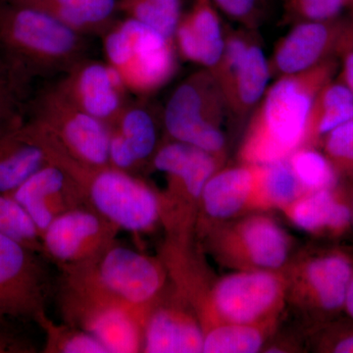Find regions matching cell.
I'll list each match as a JSON object with an SVG mask.
<instances>
[{"mask_svg":"<svg viewBox=\"0 0 353 353\" xmlns=\"http://www.w3.org/2000/svg\"><path fill=\"white\" fill-rule=\"evenodd\" d=\"M230 17L238 20L252 19L259 10L260 0H211Z\"/></svg>","mask_w":353,"mask_h":353,"instance_id":"cell-36","label":"cell"},{"mask_svg":"<svg viewBox=\"0 0 353 353\" xmlns=\"http://www.w3.org/2000/svg\"><path fill=\"white\" fill-rule=\"evenodd\" d=\"M34 80L24 67L0 51V134L27 119Z\"/></svg>","mask_w":353,"mask_h":353,"instance_id":"cell-25","label":"cell"},{"mask_svg":"<svg viewBox=\"0 0 353 353\" xmlns=\"http://www.w3.org/2000/svg\"><path fill=\"white\" fill-rule=\"evenodd\" d=\"M294 224L307 232L341 234L350 226L352 212L334 189L306 192L290 205Z\"/></svg>","mask_w":353,"mask_h":353,"instance_id":"cell-23","label":"cell"},{"mask_svg":"<svg viewBox=\"0 0 353 353\" xmlns=\"http://www.w3.org/2000/svg\"><path fill=\"white\" fill-rule=\"evenodd\" d=\"M303 185L287 159L259 165L255 192L261 199L278 206H290L303 196Z\"/></svg>","mask_w":353,"mask_h":353,"instance_id":"cell-29","label":"cell"},{"mask_svg":"<svg viewBox=\"0 0 353 353\" xmlns=\"http://www.w3.org/2000/svg\"><path fill=\"white\" fill-rule=\"evenodd\" d=\"M36 323L46 336L44 353H108L92 334L68 323L53 321L46 312Z\"/></svg>","mask_w":353,"mask_h":353,"instance_id":"cell-28","label":"cell"},{"mask_svg":"<svg viewBox=\"0 0 353 353\" xmlns=\"http://www.w3.org/2000/svg\"><path fill=\"white\" fill-rule=\"evenodd\" d=\"M326 22L304 21L278 44L270 65L271 73L296 75L320 63L330 48L333 28Z\"/></svg>","mask_w":353,"mask_h":353,"instance_id":"cell-19","label":"cell"},{"mask_svg":"<svg viewBox=\"0 0 353 353\" xmlns=\"http://www.w3.org/2000/svg\"><path fill=\"white\" fill-rule=\"evenodd\" d=\"M85 37L32 7L0 0V51L34 79L63 75L85 58Z\"/></svg>","mask_w":353,"mask_h":353,"instance_id":"cell-4","label":"cell"},{"mask_svg":"<svg viewBox=\"0 0 353 353\" xmlns=\"http://www.w3.org/2000/svg\"><path fill=\"white\" fill-rule=\"evenodd\" d=\"M332 352L336 353H353V334H348L343 338L334 341Z\"/></svg>","mask_w":353,"mask_h":353,"instance_id":"cell-38","label":"cell"},{"mask_svg":"<svg viewBox=\"0 0 353 353\" xmlns=\"http://www.w3.org/2000/svg\"><path fill=\"white\" fill-rule=\"evenodd\" d=\"M88 264L109 292L141 312H148L163 292L167 278L165 264L117 241Z\"/></svg>","mask_w":353,"mask_h":353,"instance_id":"cell-9","label":"cell"},{"mask_svg":"<svg viewBox=\"0 0 353 353\" xmlns=\"http://www.w3.org/2000/svg\"><path fill=\"white\" fill-rule=\"evenodd\" d=\"M174 41L185 59L214 69L224 51L219 16L211 0H196L189 13L182 16Z\"/></svg>","mask_w":353,"mask_h":353,"instance_id":"cell-17","label":"cell"},{"mask_svg":"<svg viewBox=\"0 0 353 353\" xmlns=\"http://www.w3.org/2000/svg\"><path fill=\"white\" fill-rule=\"evenodd\" d=\"M120 231L90 205L73 209L41 234L43 255L59 269L88 263L115 243Z\"/></svg>","mask_w":353,"mask_h":353,"instance_id":"cell-10","label":"cell"},{"mask_svg":"<svg viewBox=\"0 0 353 353\" xmlns=\"http://www.w3.org/2000/svg\"><path fill=\"white\" fill-rule=\"evenodd\" d=\"M36 348L31 343L7 329L4 320H0V353H32Z\"/></svg>","mask_w":353,"mask_h":353,"instance_id":"cell-37","label":"cell"},{"mask_svg":"<svg viewBox=\"0 0 353 353\" xmlns=\"http://www.w3.org/2000/svg\"><path fill=\"white\" fill-rule=\"evenodd\" d=\"M352 274V263L343 253H328L309 262L306 282L316 304L325 311L343 308Z\"/></svg>","mask_w":353,"mask_h":353,"instance_id":"cell-24","label":"cell"},{"mask_svg":"<svg viewBox=\"0 0 353 353\" xmlns=\"http://www.w3.org/2000/svg\"><path fill=\"white\" fill-rule=\"evenodd\" d=\"M224 97L209 70L190 76L172 94L164 111L171 141L196 146L217 157L225 146L219 129Z\"/></svg>","mask_w":353,"mask_h":353,"instance_id":"cell-6","label":"cell"},{"mask_svg":"<svg viewBox=\"0 0 353 353\" xmlns=\"http://www.w3.org/2000/svg\"><path fill=\"white\" fill-rule=\"evenodd\" d=\"M345 1L347 2V4L353 3V0H345Z\"/></svg>","mask_w":353,"mask_h":353,"instance_id":"cell-41","label":"cell"},{"mask_svg":"<svg viewBox=\"0 0 353 353\" xmlns=\"http://www.w3.org/2000/svg\"><path fill=\"white\" fill-rule=\"evenodd\" d=\"M280 285L266 272L236 274L221 281L213 292V304L225 319L250 324L275 304Z\"/></svg>","mask_w":353,"mask_h":353,"instance_id":"cell-15","label":"cell"},{"mask_svg":"<svg viewBox=\"0 0 353 353\" xmlns=\"http://www.w3.org/2000/svg\"><path fill=\"white\" fill-rule=\"evenodd\" d=\"M59 270L57 301L62 320L92 334L108 353L141 352L146 313L114 296L88 263Z\"/></svg>","mask_w":353,"mask_h":353,"instance_id":"cell-2","label":"cell"},{"mask_svg":"<svg viewBox=\"0 0 353 353\" xmlns=\"http://www.w3.org/2000/svg\"><path fill=\"white\" fill-rule=\"evenodd\" d=\"M325 150L333 166L353 172V120L326 134Z\"/></svg>","mask_w":353,"mask_h":353,"instance_id":"cell-34","label":"cell"},{"mask_svg":"<svg viewBox=\"0 0 353 353\" xmlns=\"http://www.w3.org/2000/svg\"><path fill=\"white\" fill-rule=\"evenodd\" d=\"M173 41L128 17L103 34L108 63L119 74L127 90L138 94L155 92L175 73Z\"/></svg>","mask_w":353,"mask_h":353,"instance_id":"cell-5","label":"cell"},{"mask_svg":"<svg viewBox=\"0 0 353 353\" xmlns=\"http://www.w3.org/2000/svg\"><path fill=\"white\" fill-rule=\"evenodd\" d=\"M41 11L77 32L104 34L116 23L119 0H10Z\"/></svg>","mask_w":353,"mask_h":353,"instance_id":"cell-21","label":"cell"},{"mask_svg":"<svg viewBox=\"0 0 353 353\" xmlns=\"http://www.w3.org/2000/svg\"><path fill=\"white\" fill-rule=\"evenodd\" d=\"M292 12L305 21H332L347 6L345 0H288Z\"/></svg>","mask_w":353,"mask_h":353,"instance_id":"cell-35","label":"cell"},{"mask_svg":"<svg viewBox=\"0 0 353 353\" xmlns=\"http://www.w3.org/2000/svg\"><path fill=\"white\" fill-rule=\"evenodd\" d=\"M259 330L250 324L232 323L204 334L203 352L206 353H253L262 345Z\"/></svg>","mask_w":353,"mask_h":353,"instance_id":"cell-32","label":"cell"},{"mask_svg":"<svg viewBox=\"0 0 353 353\" xmlns=\"http://www.w3.org/2000/svg\"><path fill=\"white\" fill-rule=\"evenodd\" d=\"M119 9L172 41L182 18L181 0H119Z\"/></svg>","mask_w":353,"mask_h":353,"instance_id":"cell-30","label":"cell"},{"mask_svg":"<svg viewBox=\"0 0 353 353\" xmlns=\"http://www.w3.org/2000/svg\"><path fill=\"white\" fill-rule=\"evenodd\" d=\"M347 309L348 314L353 319V274L352 280H350V285H348V289L347 292V296H345V306Z\"/></svg>","mask_w":353,"mask_h":353,"instance_id":"cell-40","label":"cell"},{"mask_svg":"<svg viewBox=\"0 0 353 353\" xmlns=\"http://www.w3.org/2000/svg\"><path fill=\"white\" fill-rule=\"evenodd\" d=\"M50 162L27 119L0 134V192L10 194Z\"/></svg>","mask_w":353,"mask_h":353,"instance_id":"cell-18","label":"cell"},{"mask_svg":"<svg viewBox=\"0 0 353 353\" xmlns=\"http://www.w3.org/2000/svg\"><path fill=\"white\" fill-rule=\"evenodd\" d=\"M353 120V94L345 85H325L318 92L309 117L307 138L326 136L332 130Z\"/></svg>","mask_w":353,"mask_h":353,"instance_id":"cell-27","label":"cell"},{"mask_svg":"<svg viewBox=\"0 0 353 353\" xmlns=\"http://www.w3.org/2000/svg\"><path fill=\"white\" fill-rule=\"evenodd\" d=\"M77 179L90 205L121 231L145 233L160 220L157 192L134 174L109 165L83 171Z\"/></svg>","mask_w":353,"mask_h":353,"instance_id":"cell-7","label":"cell"},{"mask_svg":"<svg viewBox=\"0 0 353 353\" xmlns=\"http://www.w3.org/2000/svg\"><path fill=\"white\" fill-rule=\"evenodd\" d=\"M54 88L76 108L108 127L128 105L127 88L116 70L87 57L64 73Z\"/></svg>","mask_w":353,"mask_h":353,"instance_id":"cell-12","label":"cell"},{"mask_svg":"<svg viewBox=\"0 0 353 353\" xmlns=\"http://www.w3.org/2000/svg\"><path fill=\"white\" fill-rule=\"evenodd\" d=\"M152 164L153 168L183 185L197 202H201L202 190L217 165L214 155L175 141L158 148Z\"/></svg>","mask_w":353,"mask_h":353,"instance_id":"cell-20","label":"cell"},{"mask_svg":"<svg viewBox=\"0 0 353 353\" xmlns=\"http://www.w3.org/2000/svg\"><path fill=\"white\" fill-rule=\"evenodd\" d=\"M327 76L328 70L318 64L303 73L281 77L266 90L241 148L245 163L287 159L306 143L311 108Z\"/></svg>","mask_w":353,"mask_h":353,"instance_id":"cell-1","label":"cell"},{"mask_svg":"<svg viewBox=\"0 0 353 353\" xmlns=\"http://www.w3.org/2000/svg\"><path fill=\"white\" fill-rule=\"evenodd\" d=\"M241 238L253 263L278 268L288 256V243L277 224L265 217L252 218L243 225Z\"/></svg>","mask_w":353,"mask_h":353,"instance_id":"cell-26","label":"cell"},{"mask_svg":"<svg viewBox=\"0 0 353 353\" xmlns=\"http://www.w3.org/2000/svg\"><path fill=\"white\" fill-rule=\"evenodd\" d=\"M0 320H6V318H4L3 316L0 314Z\"/></svg>","mask_w":353,"mask_h":353,"instance_id":"cell-42","label":"cell"},{"mask_svg":"<svg viewBox=\"0 0 353 353\" xmlns=\"http://www.w3.org/2000/svg\"><path fill=\"white\" fill-rule=\"evenodd\" d=\"M154 118L141 105H127L109 126V165L134 174L152 162L157 150Z\"/></svg>","mask_w":353,"mask_h":353,"instance_id":"cell-16","label":"cell"},{"mask_svg":"<svg viewBox=\"0 0 353 353\" xmlns=\"http://www.w3.org/2000/svg\"><path fill=\"white\" fill-rule=\"evenodd\" d=\"M209 71L219 85L225 104L236 114H245L259 103L271 74L261 48L239 36L225 39L219 63Z\"/></svg>","mask_w":353,"mask_h":353,"instance_id":"cell-11","label":"cell"},{"mask_svg":"<svg viewBox=\"0 0 353 353\" xmlns=\"http://www.w3.org/2000/svg\"><path fill=\"white\" fill-rule=\"evenodd\" d=\"M46 257L0 233V314L36 322L46 312L52 282Z\"/></svg>","mask_w":353,"mask_h":353,"instance_id":"cell-8","label":"cell"},{"mask_svg":"<svg viewBox=\"0 0 353 353\" xmlns=\"http://www.w3.org/2000/svg\"><path fill=\"white\" fill-rule=\"evenodd\" d=\"M288 161L306 192L336 187V170L321 153L301 148L288 157Z\"/></svg>","mask_w":353,"mask_h":353,"instance_id":"cell-31","label":"cell"},{"mask_svg":"<svg viewBox=\"0 0 353 353\" xmlns=\"http://www.w3.org/2000/svg\"><path fill=\"white\" fill-rule=\"evenodd\" d=\"M343 76H345V85L352 90L353 94V51L345 55Z\"/></svg>","mask_w":353,"mask_h":353,"instance_id":"cell-39","label":"cell"},{"mask_svg":"<svg viewBox=\"0 0 353 353\" xmlns=\"http://www.w3.org/2000/svg\"><path fill=\"white\" fill-rule=\"evenodd\" d=\"M0 233L43 254L41 234L22 206L10 194L0 192Z\"/></svg>","mask_w":353,"mask_h":353,"instance_id":"cell-33","label":"cell"},{"mask_svg":"<svg viewBox=\"0 0 353 353\" xmlns=\"http://www.w3.org/2000/svg\"><path fill=\"white\" fill-rule=\"evenodd\" d=\"M28 122L51 163L72 175L109 166V127L83 112L54 88L32 99Z\"/></svg>","mask_w":353,"mask_h":353,"instance_id":"cell-3","label":"cell"},{"mask_svg":"<svg viewBox=\"0 0 353 353\" xmlns=\"http://www.w3.org/2000/svg\"><path fill=\"white\" fill-rule=\"evenodd\" d=\"M257 178L259 165L252 164L213 174L202 190V208L212 218L236 214L252 199Z\"/></svg>","mask_w":353,"mask_h":353,"instance_id":"cell-22","label":"cell"},{"mask_svg":"<svg viewBox=\"0 0 353 353\" xmlns=\"http://www.w3.org/2000/svg\"><path fill=\"white\" fill-rule=\"evenodd\" d=\"M183 299H165L163 292L150 306L143 325V350L146 353L203 352L204 331Z\"/></svg>","mask_w":353,"mask_h":353,"instance_id":"cell-14","label":"cell"},{"mask_svg":"<svg viewBox=\"0 0 353 353\" xmlns=\"http://www.w3.org/2000/svg\"><path fill=\"white\" fill-rule=\"evenodd\" d=\"M10 196L22 206L39 234L59 216L90 205L82 183L63 167L46 164Z\"/></svg>","mask_w":353,"mask_h":353,"instance_id":"cell-13","label":"cell"}]
</instances>
